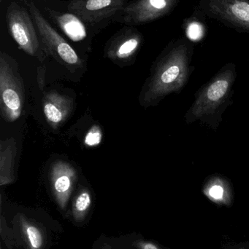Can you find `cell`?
I'll return each mask as SVG.
<instances>
[{
    "label": "cell",
    "mask_w": 249,
    "mask_h": 249,
    "mask_svg": "<svg viewBox=\"0 0 249 249\" xmlns=\"http://www.w3.org/2000/svg\"><path fill=\"white\" fill-rule=\"evenodd\" d=\"M73 107V102L70 98L56 92H50L44 96V115L53 128H57L65 122L70 116Z\"/></svg>",
    "instance_id": "11"
},
{
    "label": "cell",
    "mask_w": 249,
    "mask_h": 249,
    "mask_svg": "<svg viewBox=\"0 0 249 249\" xmlns=\"http://www.w3.org/2000/svg\"><path fill=\"white\" fill-rule=\"evenodd\" d=\"M29 9L45 52L67 67H80L82 61L77 53L53 28L33 1L29 3Z\"/></svg>",
    "instance_id": "5"
},
{
    "label": "cell",
    "mask_w": 249,
    "mask_h": 249,
    "mask_svg": "<svg viewBox=\"0 0 249 249\" xmlns=\"http://www.w3.org/2000/svg\"><path fill=\"white\" fill-rule=\"evenodd\" d=\"M102 140V131L99 126L92 127L85 138V143L89 146H95L100 143Z\"/></svg>",
    "instance_id": "18"
},
{
    "label": "cell",
    "mask_w": 249,
    "mask_h": 249,
    "mask_svg": "<svg viewBox=\"0 0 249 249\" xmlns=\"http://www.w3.org/2000/svg\"><path fill=\"white\" fill-rule=\"evenodd\" d=\"M50 177L54 196L60 207L65 209L77 179L76 169L68 162L58 161L51 167Z\"/></svg>",
    "instance_id": "9"
},
{
    "label": "cell",
    "mask_w": 249,
    "mask_h": 249,
    "mask_svg": "<svg viewBox=\"0 0 249 249\" xmlns=\"http://www.w3.org/2000/svg\"><path fill=\"white\" fill-rule=\"evenodd\" d=\"M205 17L206 16L197 7V10L194 12L192 16L184 20V32L190 40H201L206 35L207 29L203 21Z\"/></svg>",
    "instance_id": "15"
},
{
    "label": "cell",
    "mask_w": 249,
    "mask_h": 249,
    "mask_svg": "<svg viewBox=\"0 0 249 249\" xmlns=\"http://www.w3.org/2000/svg\"><path fill=\"white\" fill-rule=\"evenodd\" d=\"M6 19L10 35L19 48L28 55L43 60L45 49L38 39L33 19L26 9L12 1L7 7Z\"/></svg>",
    "instance_id": "4"
},
{
    "label": "cell",
    "mask_w": 249,
    "mask_h": 249,
    "mask_svg": "<svg viewBox=\"0 0 249 249\" xmlns=\"http://www.w3.org/2000/svg\"><path fill=\"white\" fill-rule=\"evenodd\" d=\"M25 233L32 249H39L42 246V237L36 227L25 225Z\"/></svg>",
    "instance_id": "17"
},
{
    "label": "cell",
    "mask_w": 249,
    "mask_h": 249,
    "mask_svg": "<svg viewBox=\"0 0 249 249\" xmlns=\"http://www.w3.org/2000/svg\"><path fill=\"white\" fill-rule=\"evenodd\" d=\"M17 147L13 138L0 142V184H12L15 180V160Z\"/></svg>",
    "instance_id": "13"
},
{
    "label": "cell",
    "mask_w": 249,
    "mask_h": 249,
    "mask_svg": "<svg viewBox=\"0 0 249 249\" xmlns=\"http://www.w3.org/2000/svg\"><path fill=\"white\" fill-rule=\"evenodd\" d=\"M125 4L126 0H73L67 10L83 22L96 23L123 10Z\"/></svg>",
    "instance_id": "8"
},
{
    "label": "cell",
    "mask_w": 249,
    "mask_h": 249,
    "mask_svg": "<svg viewBox=\"0 0 249 249\" xmlns=\"http://www.w3.org/2000/svg\"><path fill=\"white\" fill-rule=\"evenodd\" d=\"M91 203H92V197L89 192L86 190L80 192L76 197L74 206H73L75 217L77 219L83 217L90 207Z\"/></svg>",
    "instance_id": "16"
},
{
    "label": "cell",
    "mask_w": 249,
    "mask_h": 249,
    "mask_svg": "<svg viewBox=\"0 0 249 249\" xmlns=\"http://www.w3.org/2000/svg\"><path fill=\"white\" fill-rule=\"evenodd\" d=\"M142 249H159L157 246L152 243H143L141 244Z\"/></svg>",
    "instance_id": "19"
},
{
    "label": "cell",
    "mask_w": 249,
    "mask_h": 249,
    "mask_svg": "<svg viewBox=\"0 0 249 249\" xmlns=\"http://www.w3.org/2000/svg\"><path fill=\"white\" fill-rule=\"evenodd\" d=\"M182 0H135L123 9V23L140 25L171 13Z\"/></svg>",
    "instance_id": "7"
},
{
    "label": "cell",
    "mask_w": 249,
    "mask_h": 249,
    "mask_svg": "<svg viewBox=\"0 0 249 249\" xmlns=\"http://www.w3.org/2000/svg\"><path fill=\"white\" fill-rule=\"evenodd\" d=\"M235 65L225 66L197 95L187 113L189 123L213 115L228 99L235 80Z\"/></svg>",
    "instance_id": "3"
},
{
    "label": "cell",
    "mask_w": 249,
    "mask_h": 249,
    "mask_svg": "<svg viewBox=\"0 0 249 249\" xmlns=\"http://www.w3.org/2000/svg\"><path fill=\"white\" fill-rule=\"evenodd\" d=\"M48 14L63 32L73 41H80L86 36L83 20L74 13H59L48 9Z\"/></svg>",
    "instance_id": "12"
},
{
    "label": "cell",
    "mask_w": 249,
    "mask_h": 249,
    "mask_svg": "<svg viewBox=\"0 0 249 249\" xmlns=\"http://www.w3.org/2000/svg\"><path fill=\"white\" fill-rule=\"evenodd\" d=\"M24 100V86L17 62L8 54L1 52L0 109L4 121L12 123L20 118Z\"/></svg>",
    "instance_id": "2"
},
{
    "label": "cell",
    "mask_w": 249,
    "mask_h": 249,
    "mask_svg": "<svg viewBox=\"0 0 249 249\" xmlns=\"http://www.w3.org/2000/svg\"><path fill=\"white\" fill-rule=\"evenodd\" d=\"M205 196L213 203L230 206L232 203V192L226 178L213 177L208 180L203 190Z\"/></svg>",
    "instance_id": "14"
},
{
    "label": "cell",
    "mask_w": 249,
    "mask_h": 249,
    "mask_svg": "<svg viewBox=\"0 0 249 249\" xmlns=\"http://www.w3.org/2000/svg\"></svg>",
    "instance_id": "20"
},
{
    "label": "cell",
    "mask_w": 249,
    "mask_h": 249,
    "mask_svg": "<svg viewBox=\"0 0 249 249\" xmlns=\"http://www.w3.org/2000/svg\"><path fill=\"white\" fill-rule=\"evenodd\" d=\"M193 53L194 47L190 39L181 37L171 41L156 64L145 94L146 103L157 102L183 89L190 75Z\"/></svg>",
    "instance_id": "1"
},
{
    "label": "cell",
    "mask_w": 249,
    "mask_h": 249,
    "mask_svg": "<svg viewBox=\"0 0 249 249\" xmlns=\"http://www.w3.org/2000/svg\"><path fill=\"white\" fill-rule=\"evenodd\" d=\"M199 10L239 33H249V0H197Z\"/></svg>",
    "instance_id": "6"
},
{
    "label": "cell",
    "mask_w": 249,
    "mask_h": 249,
    "mask_svg": "<svg viewBox=\"0 0 249 249\" xmlns=\"http://www.w3.org/2000/svg\"><path fill=\"white\" fill-rule=\"evenodd\" d=\"M143 36L137 29L124 28L110 41L107 55L114 60L124 61L134 56L141 46Z\"/></svg>",
    "instance_id": "10"
}]
</instances>
